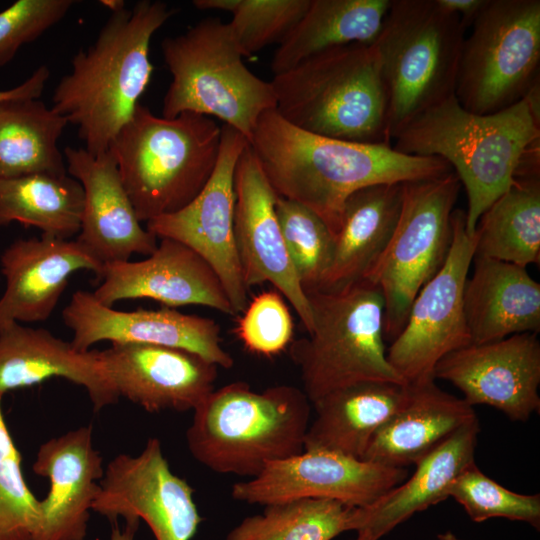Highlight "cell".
I'll return each instance as SVG.
<instances>
[{
	"label": "cell",
	"mask_w": 540,
	"mask_h": 540,
	"mask_svg": "<svg viewBox=\"0 0 540 540\" xmlns=\"http://www.w3.org/2000/svg\"><path fill=\"white\" fill-rule=\"evenodd\" d=\"M172 79L162 115L196 113L220 119L250 142L261 115L276 108L271 81L244 64L228 23L208 17L161 42Z\"/></svg>",
	"instance_id": "obj_7"
},
{
	"label": "cell",
	"mask_w": 540,
	"mask_h": 540,
	"mask_svg": "<svg viewBox=\"0 0 540 540\" xmlns=\"http://www.w3.org/2000/svg\"><path fill=\"white\" fill-rule=\"evenodd\" d=\"M62 319L72 331V345L81 351L102 341L151 344L191 351L225 369L234 365L221 345L216 321L173 308L120 311L101 304L92 292L77 290L64 307Z\"/></svg>",
	"instance_id": "obj_17"
},
{
	"label": "cell",
	"mask_w": 540,
	"mask_h": 540,
	"mask_svg": "<svg viewBox=\"0 0 540 540\" xmlns=\"http://www.w3.org/2000/svg\"><path fill=\"white\" fill-rule=\"evenodd\" d=\"M461 183L451 171L403 183L401 212L379 262L364 281L385 303V341L402 330L420 289L444 264L453 239L452 214Z\"/></svg>",
	"instance_id": "obj_11"
},
{
	"label": "cell",
	"mask_w": 540,
	"mask_h": 540,
	"mask_svg": "<svg viewBox=\"0 0 540 540\" xmlns=\"http://www.w3.org/2000/svg\"><path fill=\"white\" fill-rule=\"evenodd\" d=\"M463 305L471 344L540 332V284L513 263L475 257Z\"/></svg>",
	"instance_id": "obj_27"
},
{
	"label": "cell",
	"mask_w": 540,
	"mask_h": 540,
	"mask_svg": "<svg viewBox=\"0 0 540 540\" xmlns=\"http://www.w3.org/2000/svg\"><path fill=\"white\" fill-rule=\"evenodd\" d=\"M101 304L149 298L166 307L202 305L236 316L211 266L181 242L160 239L148 258L104 265L101 283L92 292Z\"/></svg>",
	"instance_id": "obj_20"
},
{
	"label": "cell",
	"mask_w": 540,
	"mask_h": 540,
	"mask_svg": "<svg viewBox=\"0 0 540 540\" xmlns=\"http://www.w3.org/2000/svg\"><path fill=\"white\" fill-rule=\"evenodd\" d=\"M193 488L175 475L157 438L136 456L114 457L100 481L92 510L116 522L144 520L156 540H191L202 521Z\"/></svg>",
	"instance_id": "obj_14"
},
{
	"label": "cell",
	"mask_w": 540,
	"mask_h": 540,
	"mask_svg": "<svg viewBox=\"0 0 540 540\" xmlns=\"http://www.w3.org/2000/svg\"><path fill=\"white\" fill-rule=\"evenodd\" d=\"M407 386L404 403L375 432L362 460L407 468L477 417L472 406L442 390L435 379Z\"/></svg>",
	"instance_id": "obj_25"
},
{
	"label": "cell",
	"mask_w": 540,
	"mask_h": 540,
	"mask_svg": "<svg viewBox=\"0 0 540 540\" xmlns=\"http://www.w3.org/2000/svg\"><path fill=\"white\" fill-rule=\"evenodd\" d=\"M275 211L303 290L317 289L331 263L332 233L317 214L294 200L277 196Z\"/></svg>",
	"instance_id": "obj_36"
},
{
	"label": "cell",
	"mask_w": 540,
	"mask_h": 540,
	"mask_svg": "<svg viewBox=\"0 0 540 540\" xmlns=\"http://www.w3.org/2000/svg\"><path fill=\"white\" fill-rule=\"evenodd\" d=\"M402 199L403 183L372 185L349 196L330 266L313 291H341L368 278L394 233Z\"/></svg>",
	"instance_id": "obj_26"
},
{
	"label": "cell",
	"mask_w": 540,
	"mask_h": 540,
	"mask_svg": "<svg viewBox=\"0 0 540 540\" xmlns=\"http://www.w3.org/2000/svg\"><path fill=\"white\" fill-rule=\"evenodd\" d=\"M64 159L84 195L76 240L104 265L128 261L134 254L151 255L157 238L141 226L112 151L92 154L66 146Z\"/></svg>",
	"instance_id": "obj_19"
},
{
	"label": "cell",
	"mask_w": 540,
	"mask_h": 540,
	"mask_svg": "<svg viewBox=\"0 0 540 540\" xmlns=\"http://www.w3.org/2000/svg\"><path fill=\"white\" fill-rule=\"evenodd\" d=\"M306 295L313 327L307 337L292 341L289 354L311 404L357 383L406 384L387 360L385 303L378 287L362 281L341 291Z\"/></svg>",
	"instance_id": "obj_8"
},
{
	"label": "cell",
	"mask_w": 540,
	"mask_h": 540,
	"mask_svg": "<svg viewBox=\"0 0 540 540\" xmlns=\"http://www.w3.org/2000/svg\"><path fill=\"white\" fill-rule=\"evenodd\" d=\"M234 329L244 348L271 358L292 343L294 325L291 313L278 291H263L248 303Z\"/></svg>",
	"instance_id": "obj_39"
},
{
	"label": "cell",
	"mask_w": 540,
	"mask_h": 540,
	"mask_svg": "<svg viewBox=\"0 0 540 540\" xmlns=\"http://www.w3.org/2000/svg\"><path fill=\"white\" fill-rule=\"evenodd\" d=\"M0 394V540H32L40 521V500L27 485L21 454L9 432Z\"/></svg>",
	"instance_id": "obj_38"
},
{
	"label": "cell",
	"mask_w": 540,
	"mask_h": 540,
	"mask_svg": "<svg viewBox=\"0 0 540 540\" xmlns=\"http://www.w3.org/2000/svg\"><path fill=\"white\" fill-rule=\"evenodd\" d=\"M50 77V70L41 65L20 85L0 91V102L15 99H39Z\"/></svg>",
	"instance_id": "obj_41"
},
{
	"label": "cell",
	"mask_w": 540,
	"mask_h": 540,
	"mask_svg": "<svg viewBox=\"0 0 540 540\" xmlns=\"http://www.w3.org/2000/svg\"><path fill=\"white\" fill-rule=\"evenodd\" d=\"M100 353L119 397L151 413L194 410L218 376L216 364L175 347L111 343Z\"/></svg>",
	"instance_id": "obj_21"
},
{
	"label": "cell",
	"mask_w": 540,
	"mask_h": 540,
	"mask_svg": "<svg viewBox=\"0 0 540 540\" xmlns=\"http://www.w3.org/2000/svg\"><path fill=\"white\" fill-rule=\"evenodd\" d=\"M407 478V468L331 451L304 450L267 464L254 478L233 484L231 496L246 504L264 506L299 499H328L366 507Z\"/></svg>",
	"instance_id": "obj_15"
},
{
	"label": "cell",
	"mask_w": 540,
	"mask_h": 540,
	"mask_svg": "<svg viewBox=\"0 0 540 540\" xmlns=\"http://www.w3.org/2000/svg\"><path fill=\"white\" fill-rule=\"evenodd\" d=\"M220 142L221 126L211 117L165 118L139 103L109 149L140 222L188 205L211 177Z\"/></svg>",
	"instance_id": "obj_5"
},
{
	"label": "cell",
	"mask_w": 540,
	"mask_h": 540,
	"mask_svg": "<svg viewBox=\"0 0 540 540\" xmlns=\"http://www.w3.org/2000/svg\"><path fill=\"white\" fill-rule=\"evenodd\" d=\"M99 3L109 9L111 13L125 8V2L123 0H101Z\"/></svg>",
	"instance_id": "obj_44"
},
{
	"label": "cell",
	"mask_w": 540,
	"mask_h": 540,
	"mask_svg": "<svg viewBox=\"0 0 540 540\" xmlns=\"http://www.w3.org/2000/svg\"><path fill=\"white\" fill-rule=\"evenodd\" d=\"M310 403L290 385L256 392L245 382L229 383L193 410L188 450L215 473L254 478L267 464L304 451Z\"/></svg>",
	"instance_id": "obj_4"
},
{
	"label": "cell",
	"mask_w": 540,
	"mask_h": 540,
	"mask_svg": "<svg viewBox=\"0 0 540 540\" xmlns=\"http://www.w3.org/2000/svg\"><path fill=\"white\" fill-rule=\"evenodd\" d=\"M464 38L455 97L476 114L522 100L538 82L540 1L488 0Z\"/></svg>",
	"instance_id": "obj_10"
},
{
	"label": "cell",
	"mask_w": 540,
	"mask_h": 540,
	"mask_svg": "<svg viewBox=\"0 0 540 540\" xmlns=\"http://www.w3.org/2000/svg\"><path fill=\"white\" fill-rule=\"evenodd\" d=\"M54 377L85 388L94 411L120 398L99 350H78L46 329L17 322L0 332V394Z\"/></svg>",
	"instance_id": "obj_24"
},
{
	"label": "cell",
	"mask_w": 540,
	"mask_h": 540,
	"mask_svg": "<svg viewBox=\"0 0 540 540\" xmlns=\"http://www.w3.org/2000/svg\"><path fill=\"white\" fill-rule=\"evenodd\" d=\"M475 257L522 267L540 260V177H520L480 217Z\"/></svg>",
	"instance_id": "obj_33"
},
{
	"label": "cell",
	"mask_w": 540,
	"mask_h": 540,
	"mask_svg": "<svg viewBox=\"0 0 540 540\" xmlns=\"http://www.w3.org/2000/svg\"><path fill=\"white\" fill-rule=\"evenodd\" d=\"M138 526V519L127 520L123 530L114 525L110 540H134Z\"/></svg>",
	"instance_id": "obj_43"
},
{
	"label": "cell",
	"mask_w": 540,
	"mask_h": 540,
	"mask_svg": "<svg viewBox=\"0 0 540 540\" xmlns=\"http://www.w3.org/2000/svg\"><path fill=\"white\" fill-rule=\"evenodd\" d=\"M249 144L276 195L312 210L333 237L345 202L354 192L453 171L441 158L407 155L392 144L309 133L284 120L276 109L261 115Z\"/></svg>",
	"instance_id": "obj_1"
},
{
	"label": "cell",
	"mask_w": 540,
	"mask_h": 540,
	"mask_svg": "<svg viewBox=\"0 0 540 540\" xmlns=\"http://www.w3.org/2000/svg\"><path fill=\"white\" fill-rule=\"evenodd\" d=\"M479 432L475 417L419 460L409 478L371 505L356 507L353 530L367 531L378 540L415 513L447 499L453 481L475 463Z\"/></svg>",
	"instance_id": "obj_28"
},
{
	"label": "cell",
	"mask_w": 540,
	"mask_h": 540,
	"mask_svg": "<svg viewBox=\"0 0 540 540\" xmlns=\"http://www.w3.org/2000/svg\"><path fill=\"white\" fill-rule=\"evenodd\" d=\"M447 494L474 522L501 517L540 528V495L508 490L482 473L475 463L453 481Z\"/></svg>",
	"instance_id": "obj_37"
},
{
	"label": "cell",
	"mask_w": 540,
	"mask_h": 540,
	"mask_svg": "<svg viewBox=\"0 0 540 540\" xmlns=\"http://www.w3.org/2000/svg\"><path fill=\"white\" fill-rule=\"evenodd\" d=\"M248 144L241 133L223 124L218 160L204 188L182 209L146 222L156 238L183 243L211 266L236 316L249 303L234 236V174Z\"/></svg>",
	"instance_id": "obj_13"
},
{
	"label": "cell",
	"mask_w": 540,
	"mask_h": 540,
	"mask_svg": "<svg viewBox=\"0 0 540 540\" xmlns=\"http://www.w3.org/2000/svg\"><path fill=\"white\" fill-rule=\"evenodd\" d=\"M438 540H462L458 538L454 533L451 531H446L444 533H441L437 536Z\"/></svg>",
	"instance_id": "obj_45"
},
{
	"label": "cell",
	"mask_w": 540,
	"mask_h": 540,
	"mask_svg": "<svg viewBox=\"0 0 540 540\" xmlns=\"http://www.w3.org/2000/svg\"><path fill=\"white\" fill-rule=\"evenodd\" d=\"M392 141L401 153L437 157L450 165L467 194L465 228L470 236L515 178L540 175V112L526 98L480 115L464 109L452 95L405 123Z\"/></svg>",
	"instance_id": "obj_2"
},
{
	"label": "cell",
	"mask_w": 540,
	"mask_h": 540,
	"mask_svg": "<svg viewBox=\"0 0 540 540\" xmlns=\"http://www.w3.org/2000/svg\"><path fill=\"white\" fill-rule=\"evenodd\" d=\"M391 0H311L272 61L274 75L330 48L352 43L373 45L378 39Z\"/></svg>",
	"instance_id": "obj_30"
},
{
	"label": "cell",
	"mask_w": 540,
	"mask_h": 540,
	"mask_svg": "<svg viewBox=\"0 0 540 540\" xmlns=\"http://www.w3.org/2000/svg\"><path fill=\"white\" fill-rule=\"evenodd\" d=\"M81 184L66 174L36 173L0 179V226L13 222L48 235H78L83 209Z\"/></svg>",
	"instance_id": "obj_32"
},
{
	"label": "cell",
	"mask_w": 540,
	"mask_h": 540,
	"mask_svg": "<svg viewBox=\"0 0 540 540\" xmlns=\"http://www.w3.org/2000/svg\"><path fill=\"white\" fill-rule=\"evenodd\" d=\"M356 540H376L369 532L359 531Z\"/></svg>",
	"instance_id": "obj_46"
},
{
	"label": "cell",
	"mask_w": 540,
	"mask_h": 540,
	"mask_svg": "<svg viewBox=\"0 0 540 540\" xmlns=\"http://www.w3.org/2000/svg\"><path fill=\"white\" fill-rule=\"evenodd\" d=\"M407 384L362 382L326 394L313 403L304 450H325L362 460L375 432L407 397Z\"/></svg>",
	"instance_id": "obj_29"
},
{
	"label": "cell",
	"mask_w": 540,
	"mask_h": 540,
	"mask_svg": "<svg viewBox=\"0 0 540 540\" xmlns=\"http://www.w3.org/2000/svg\"><path fill=\"white\" fill-rule=\"evenodd\" d=\"M90 425L51 438L38 449L32 469L46 477L40 521L32 540H84L93 501L104 475Z\"/></svg>",
	"instance_id": "obj_23"
},
{
	"label": "cell",
	"mask_w": 540,
	"mask_h": 540,
	"mask_svg": "<svg viewBox=\"0 0 540 540\" xmlns=\"http://www.w3.org/2000/svg\"><path fill=\"white\" fill-rule=\"evenodd\" d=\"M234 236L244 283H271L290 302L309 334L312 310L287 252L275 211L276 193L248 144L234 174Z\"/></svg>",
	"instance_id": "obj_16"
},
{
	"label": "cell",
	"mask_w": 540,
	"mask_h": 540,
	"mask_svg": "<svg viewBox=\"0 0 540 540\" xmlns=\"http://www.w3.org/2000/svg\"><path fill=\"white\" fill-rule=\"evenodd\" d=\"M74 0H18L0 12V67L21 46L31 43L59 23Z\"/></svg>",
	"instance_id": "obj_40"
},
{
	"label": "cell",
	"mask_w": 540,
	"mask_h": 540,
	"mask_svg": "<svg viewBox=\"0 0 540 540\" xmlns=\"http://www.w3.org/2000/svg\"><path fill=\"white\" fill-rule=\"evenodd\" d=\"M355 508L328 499H299L265 506L244 518L226 540H332L353 530Z\"/></svg>",
	"instance_id": "obj_34"
},
{
	"label": "cell",
	"mask_w": 540,
	"mask_h": 540,
	"mask_svg": "<svg viewBox=\"0 0 540 540\" xmlns=\"http://www.w3.org/2000/svg\"><path fill=\"white\" fill-rule=\"evenodd\" d=\"M437 3L456 15H458L461 25L466 30L472 26L488 0H436Z\"/></svg>",
	"instance_id": "obj_42"
},
{
	"label": "cell",
	"mask_w": 540,
	"mask_h": 540,
	"mask_svg": "<svg viewBox=\"0 0 540 540\" xmlns=\"http://www.w3.org/2000/svg\"><path fill=\"white\" fill-rule=\"evenodd\" d=\"M67 124L39 99L0 102V179L66 174L58 139Z\"/></svg>",
	"instance_id": "obj_31"
},
{
	"label": "cell",
	"mask_w": 540,
	"mask_h": 540,
	"mask_svg": "<svg viewBox=\"0 0 540 540\" xmlns=\"http://www.w3.org/2000/svg\"><path fill=\"white\" fill-rule=\"evenodd\" d=\"M465 29L436 0H392L373 44L386 92L390 138L454 95Z\"/></svg>",
	"instance_id": "obj_9"
},
{
	"label": "cell",
	"mask_w": 540,
	"mask_h": 540,
	"mask_svg": "<svg viewBox=\"0 0 540 540\" xmlns=\"http://www.w3.org/2000/svg\"><path fill=\"white\" fill-rule=\"evenodd\" d=\"M175 13L163 1H138L112 12L94 43L73 56L51 108L77 127L88 152L109 150L131 118L152 76L151 39Z\"/></svg>",
	"instance_id": "obj_3"
},
{
	"label": "cell",
	"mask_w": 540,
	"mask_h": 540,
	"mask_svg": "<svg viewBox=\"0 0 540 540\" xmlns=\"http://www.w3.org/2000/svg\"><path fill=\"white\" fill-rule=\"evenodd\" d=\"M434 378L452 383L472 407L488 405L513 421L525 422L540 410L537 334L469 344L444 356L435 366Z\"/></svg>",
	"instance_id": "obj_18"
},
{
	"label": "cell",
	"mask_w": 540,
	"mask_h": 540,
	"mask_svg": "<svg viewBox=\"0 0 540 540\" xmlns=\"http://www.w3.org/2000/svg\"><path fill=\"white\" fill-rule=\"evenodd\" d=\"M6 288L0 298V332L14 322L47 320L74 272L101 279L104 264L76 239L48 235L17 239L1 254Z\"/></svg>",
	"instance_id": "obj_22"
},
{
	"label": "cell",
	"mask_w": 540,
	"mask_h": 540,
	"mask_svg": "<svg viewBox=\"0 0 540 540\" xmlns=\"http://www.w3.org/2000/svg\"><path fill=\"white\" fill-rule=\"evenodd\" d=\"M271 84L276 111L301 130L346 141L392 144L374 45L327 49L274 75Z\"/></svg>",
	"instance_id": "obj_6"
},
{
	"label": "cell",
	"mask_w": 540,
	"mask_h": 540,
	"mask_svg": "<svg viewBox=\"0 0 540 540\" xmlns=\"http://www.w3.org/2000/svg\"><path fill=\"white\" fill-rule=\"evenodd\" d=\"M452 225L453 239L444 264L414 298L402 330L386 352L406 384L435 379V366L444 356L471 344L463 291L477 237L467 234L461 209H454Z\"/></svg>",
	"instance_id": "obj_12"
},
{
	"label": "cell",
	"mask_w": 540,
	"mask_h": 540,
	"mask_svg": "<svg viewBox=\"0 0 540 540\" xmlns=\"http://www.w3.org/2000/svg\"><path fill=\"white\" fill-rule=\"evenodd\" d=\"M311 0H194L201 10L231 13L228 23L243 57L280 44L306 13Z\"/></svg>",
	"instance_id": "obj_35"
}]
</instances>
